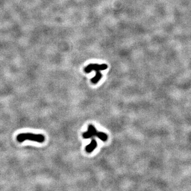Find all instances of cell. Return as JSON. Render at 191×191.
<instances>
[{
  "instance_id": "cell-5",
  "label": "cell",
  "mask_w": 191,
  "mask_h": 191,
  "mask_svg": "<svg viewBox=\"0 0 191 191\" xmlns=\"http://www.w3.org/2000/svg\"><path fill=\"white\" fill-rule=\"evenodd\" d=\"M96 74L95 77H94L93 78L91 79V82L94 84H96L101 79V78H102V74L100 72V71H96Z\"/></svg>"
},
{
  "instance_id": "cell-4",
  "label": "cell",
  "mask_w": 191,
  "mask_h": 191,
  "mask_svg": "<svg viewBox=\"0 0 191 191\" xmlns=\"http://www.w3.org/2000/svg\"><path fill=\"white\" fill-rule=\"evenodd\" d=\"M97 146V141L95 139H92L89 144L86 147V150L87 152L90 153L93 151Z\"/></svg>"
},
{
  "instance_id": "cell-1",
  "label": "cell",
  "mask_w": 191,
  "mask_h": 191,
  "mask_svg": "<svg viewBox=\"0 0 191 191\" xmlns=\"http://www.w3.org/2000/svg\"><path fill=\"white\" fill-rule=\"evenodd\" d=\"M45 137L42 134H36L30 133H20L17 136V140L20 142H23L26 140L32 141L38 143H43L45 141Z\"/></svg>"
},
{
  "instance_id": "cell-6",
  "label": "cell",
  "mask_w": 191,
  "mask_h": 191,
  "mask_svg": "<svg viewBox=\"0 0 191 191\" xmlns=\"http://www.w3.org/2000/svg\"><path fill=\"white\" fill-rule=\"evenodd\" d=\"M96 136H97L99 139H100L101 140L103 141H106L108 138L107 135L105 133L101 132H98L96 134Z\"/></svg>"
},
{
  "instance_id": "cell-3",
  "label": "cell",
  "mask_w": 191,
  "mask_h": 191,
  "mask_svg": "<svg viewBox=\"0 0 191 191\" xmlns=\"http://www.w3.org/2000/svg\"><path fill=\"white\" fill-rule=\"evenodd\" d=\"M97 132L95 127L93 125H90L88 126V131L83 134V137L84 139H89L94 135H96Z\"/></svg>"
},
{
  "instance_id": "cell-2",
  "label": "cell",
  "mask_w": 191,
  "mask_h": 191,
  "mask_svg": "<svg viewBox=\"0 0 191 191\" xmlns=\"http://www.w3.org/2000/svg\"><path fill=\"white\" fill-rule=\"evenodd\" d=\"M108 68V66L106 64H90L88 65L87 66H86L85 69V71L89 73L91 72L92 71L94 70L96 72V71H103L105 70H106Z\"/></svg>"
}]
</instances>
